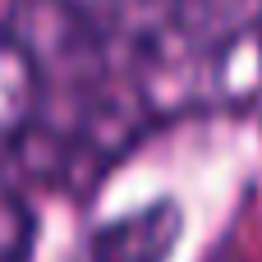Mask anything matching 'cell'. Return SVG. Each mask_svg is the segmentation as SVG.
I'll use <instances>...</instances> for the list:
<instances>
[{
    "mask_svg": "<svg viewBox=\"0 0 262 262\" xmlns=\"http://www.w3.org/2000/svg\"><path fill=\"white\" fill-rule=\"evenodd\" d=\"M175 244V212H138L97 239V262H161Z\"/></svg>",
    "mask_w": 262,
    "mask_h": 262,
    "instance_id": "2",
    "label": "cell"
},
{
    "mask_svg": "<svg viewBox=\"0 0 262 262\" xmlns=\"http://www.w3.org/2000/svg\"><path fill=\"white\" fill-rule=\"evenodd\" d=\"M41 115V78L32 51L0 32V161L37 129Z\"/></svg>",
    "mask_w": 262,
    "mask_h": 262,
    "instance_id": "1",
    "label": "cell"
},
{
    "mask_svg": "<svg viewBox=\"0 0 262 262\" xmlns=\"http://www.w3.org/2000/svg\"><path fill=\"white\" fill-rule=\"evenodd\" d=\"M23 244H28V216L9 198V189H0V262H14Z\"/></svg>",
    "mask_w": 262,
    "mask_h": 262,
    "instance_id": "3",
    "label": "cell"
}]
</instances>
